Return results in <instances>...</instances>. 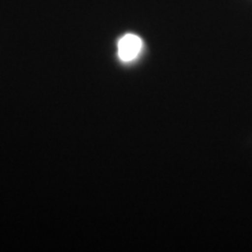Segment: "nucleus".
<instances>
[{
    "label": "nucleus",
    "mask_w": 252,
    "mask_h": 252,
    "mask_svg": "<svg viewBox=\"0 0 252 252\" xmlns=\"http://www.w3.org/2000/svg\"><path fill=\"white\" fill-rule=\"evenodd\" d=\"M142 49V40L134 34L123 36L118 43V54L122 61L130 62L137 57Z\"/></svg>",
    "instance_id": "obj_1"
}]
</instances>
